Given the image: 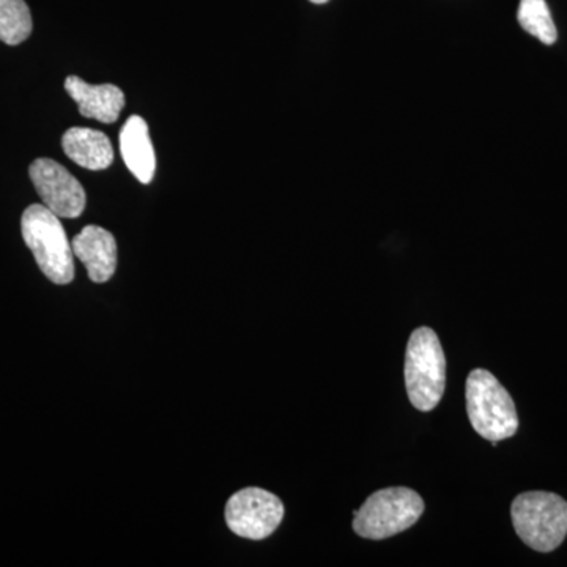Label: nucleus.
Here are the masks:
<instances>
[{"label": "nucleus", "mask_w": 567, "mask_h": 567, "mask_svg": "<svg viewBox=\"0 0 567 567\" xmlns=\"http://www.w3.org/2000/svg\"><path fill=\"white\" fill-rule=\"evenodd\" d=\"M466 413L473 429L492 443L516 435V404L498 379L486 369L470 372L465 385Z\"/></svg>", "instance_id": "1"}, {"label": "nucleus", "mask_w": 567, "mask_h": 567, "mask_svg": "<svg viewBox=\"0 0 567 567\" xmlns=\"http://www.w3.org/2000/svg\"><path fill=\"white\" fill-rule=\"evenodd\" d=\"M405 386L410 402L420 412L434 410L445 394L446 358L432 328H417L410 336L405 353Z\"/></svg>", "instance_id": "2"}, {"label": "nucleus", "mask_w": 567, "mask_h": 567, "mask_svg": "<svg viewBox=\"0 0 567 567\" xmlns=\"http://www.w3.org/2000/svg\"><path fill=\"white\" fill-rule=\"evenodd\" d=\"M21 233L40 270L51 282L66 286L73 281V248L55 213L44 205H31L22 213Z\"/></svg>", "instance_id": "3"}, {"label": "nucleus", "mask_w": 567, "mask_h": 567, "mask_svg": "<svg viewBox=\"0 0 567 567\" xmlns=\"http://www.w3.org/2000/svg\"><path fill=\"white\" fill-rule=\"evenodd\" d=\"M514 529L529 548L554 551L567 536V502L550 492H525L511 506Z\"/></svg>", "instance_id": "4"}, {"label": "nucleus", "mask_w": 567, "mask_h": 567, "mask_svg": "<svg viewBox=\"0 0 567 567\" xmlns=\"http://www.w3.org/2000/svg\"><path fill=\"white\" fill-rule=\"evenodd\" d=\"M423 513V498L412 488H383L357 511L353 529L364 539L382 540L412 528Z\"/></svg>", "instance_id": "5"}, {"label": "nucleus", "mask_w": 567, "mask_h": 567, "mask_svg": "<svg viewBox=\"0 0 567 567\" xmlns=\"http://www.w3.org/2000/svg\"><path fill=\"white\" fill-rule=\"evenodd\" d=\"M284 513L286 511L278 496L264 488L248 487L230 496L224 517L235 535L262 540L278 529Z\"/></svg>", "instance_id": "6"}, {"label": "nucleus", "mask_w": 567, "mask_h": 567, "mask_svg": "<svg viewBox=\"0 0 567 567\" xmlns=\"http://www.w3.org/2000/svg\"><path fill=\"white\" fill-rule=\"evenodd\" d=\"M31 181L44 207L59 218L73 219L84 212L87 196L74 175L62 164L50 158H39L31 164Z\"/></svg>", "instance_id": "7"}, {"label": "nucleus", "mask_w": 567, "mask_h": 567, "mask_svg": "<svg viewBox=\"0 0 567 567\" xmlns=\"http://www.w3.org/2000/svg\"><path fill=\"white\" fill-rule=\"evenodd\" d=\"M74 256L87 268L93 282L110 281L117 268V244L110 230L87 226L71 241Z\"/></svg>", "instance_id": "8"}, {"label": "nucleus", "mask_w": 567, "mask_h": 567, "mask_svg": "<svg viewBox=\"0 0 567 567\" xmlns=\"http://www.w3.org/2000/svg\"><path fill=\"white\" fill-rule=\"evenodd\" d=\"M65 91L76 102L82 117L114 123L125 107V93L114 84L91 85L78 76H69Z\"/></svg>", "instance_id": "9"}, {"label": "nucleus", "mask_w": 567, "mask_h": 567, "mask_svg": "<svg viewBox=\"0 0 567 567\" xmlns=\"http://www.w3.org/2000/svg\"><path fill=\"white\" fill-rule=\"evenodd\" d=\"M121 152L130 173L141 183L148 185L156 169V156L153 151L147 122L140 115H132L121 132Z\"/></svg>", "instance_id": "10"}, {"label": "nucleus", "mask_w": 567, "mask_h": 567, "mask_svg": "<svg viewBox=\"0 0 567 567\" xmlns=\"http://www.w3.org/2000/svg\"><path fill=\"white\" fill-rule=\"evenodd\" d=\"M62 147L71 162L84 169L104 171L114 162L110 137L99 130L74 126L63 134Z\"/></svg>", "instance_id": "11"}, {"label": "nucleus", "mask_w": 567, "mask_h": 567, "mask_svg": "<svg viewBox=\"0 0 567 567\" xmlns=\"http://www.w3.org/2000/svg\"><path fill=\"white\" fill-rule=\"evenodd\" d=\"M32 14L24 0H0V41L17 47L32 33Z\"/></svg>", "instance_id": "12"}, {"label": "nucleus", "mask_w": 567, "mask_h": 567, "mask_svg": "<svg viewBox=\"0 0 567 567\" xmlns=\"http://www.w3.org/2000/svg\"><path fill=\"white\" fill-rule=\"evenodd\" d=\"M517 20L525 32L536 37L544 44H554L558 39L557 28L551 20L546 0H520Z\"/></svg>", "instance_id": "13"}, {"label": "nucleus", "mask_w": 567, "mask_h": 567, "mask_svg": "<svg viewBox=\"0 0 567 567\" xmlns=\"http://www.w3.org/2000/svg\"><path fill=\"white\" fill-rule=\"evenodd\" d=\"M312 3H319V6H322V3L330 2V0H311Z\"/></svg>", "instance_id": "14"}]
</instances>
